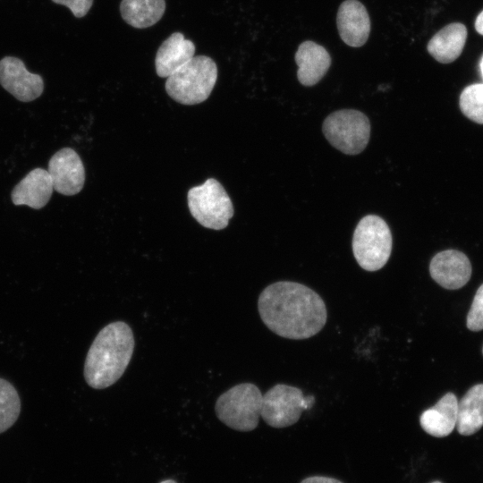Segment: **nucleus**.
I'll return each mask as SVG.
<instances>
[{"mask_svg":"<svg viewBox=\"0 0 483 483\" xmlns=\"http://www.w3.org/2000/svg\"><path fill=\"white\" fill-rule=\"evenodd\" d=\"M217 79V66L206 55L193 56L186 64L166 78L165 90L176 102L196 105L204 102Z\"/></svg>","mask_w":483,"mask_h":483,"instance_id":"7ed1b4c3","label":"nucleus"},{"mask_svg":"<svg viewBox=\"0 0 483 483\" xmlns=\"http://www.w3.org/2000/svg\"><path fill=\"white\" fill-rule=\"evenodd\" d=\"M458 401L453 393L445 394L433 407L422 412L419 423L432 436L444 437L456 428Z\"/></svg>","mask_w":483,"mask_h":483,"instance_id":"dca6fc26","label":"nucleus"},{"mask_svg":"<svg viewBox=\"0 0 483 483\" xmlns=\"http://www.w3.org/2000/svg\"><path fill=\"white\" fill-rule=\"evenodd\" d=\"M258 309L269 330L293 340L317 335L327 318L322 298L308 286L291 281L267 286L258 297Z\"/></svg>","mask_w":483,"mask_h":483,"instance_id":"f257e3e1","label":"nucleus"},{"mask_svg":"<svg viewBox=\"0 0 483 483\" xmlns=\"http://www.w3.org/2000/svg\"><path fill=\"white\" fill-rule=\"evenodd\" d=\"M135 341L131 327L123 321L112 322L95 337L86 356L84 377L94 389L114 384L131 361Z\"/></svg>","mask_w":483,"mask_h":483,"instance_id":"f03ea898","label":"nucleus"},{"mask_svg":"<svg viewBox=\"0 0 483 483\" xmlns=\"http://www.w3.org/2000/svg\"><path fill=\"white\" fill-rule=\"evenodd\" d=\"M393 246L391 231L380 216L368 215L358 223L352 237V252L360 267L377 271L388 261Z\"/></svg>","mask_w":483,"mask_h":483,"instance_id":"20e7f679","label":"nucleus"},{"mask_svg":"<svg viewBox=\"0 0 483 483\" xmlns=\"http://www.w3.org/2000/svg\"><path fill=\"white\" fill-rule=\"evenodd\" d=\"M475 30L483 36V10L479 13L475 20Z\"/></svg>","mask_w":483,"mask_h":483,"instance_id":"393cba45","label":"nucleus"},{"mask_svg":"<svg viewBox=\"0 0 483 483\" xmlns=\"http://www.w3.org/2000/svg\"><path fill=\"white\" fill-rule=\"evenodd\" d=\"M328 142L347 155H357L367 147L370 123L365 114L354 109H342L330 114L322 125Z\"/></svg>","mask_w":483,"mask_h":483,"instance_id":"0eeeda50","label":"nucleus"},{"mask_svg":"<svg viewBox=\"0 0 483 483\" xmlns=\"http://www.w3.org/2000/svg\"><path fill=\"white\" fill-rule=\"evenodd\" d=\"M53 190L48 172L42 168H35L14 186L11 198L14 205H27L34 209H39L47 204Z\"/></svg>","mask_w":483,"mask_h":483,"instance_id":"ddd939ff","label":"nucleus"},{"mask_svg":"<svg viewBox=\"0 0 483 483\" xmlns=\"http://www.w3.org/2000/svg\"><path fill=\"white\" fill-rule=\"evenodd\" d=\"M191 216L202 226L222 230L233 216V206L223 185L209 178L203 184L192 187L187 194Z\"/></svg>","mask_w":483,"mask_h":483,"instance_id":"423d86ee","label":"nucleus"},{"mask_svg":"<svg viewBox=\"0 0 483 483\" xmlns=\"http://www.w3.org/2000/svg\"><path fill=\"white\" fill-rule=\"evenodd\" d=\"M301 483H343L338 479L324 477V476H312L304 479Z\"/></svg>","mask_w":483,"mask_h":483,"instance_id":"b1692460","label":"nucleus"},{"mask_svg":"<svg viewBox=\"0 0 483 483\" xmlns=\"http://www.w3.org/2000/svg\"><path fill=\"white\" fill-rule=\"evenodd\" d=\"M431 277L445 289L455 290L465 285L471 275V265L467 256L456 250L436 254L429 264Z\"/></svg>","mask_w":483,"mask_h":483,"instance_id":"9b49d317","label":"nucleus"},{"mask_svg":"<svg viewBox=\"0 0 483 483\" xmlns=\"http://www.w3.org/2000/svg\"><path fill=\"white\" fill-rule=\"evenodd\" d=\"M482 352H483V348H482Z\"/></svg>","mask_w":483,"mask_h":483,"instance_id":"c85d7f7f","label":"nucleus"},{"mask_svg":"<svg viewBox=\"0 0 483 483\" xmlns=\"http://www.w3.org/2000/svg\"><path fill=\"white\" fill-rule=\"evenodd\" d=\"M314 402V396H304L300 388L278 384L263 394L260 416L273 428H285L295 424Z\"/></svg>","mask_w":483,"mask_h":483,"instance_id":"6e6552de","label":"nucleus"},{"mask_svg":"<svg viewBox=\"0 0 483 483\" xmlns=\"http://www.w3.org/2000/svg\"><path fill=\"white\" fill-rule=\"evenodd\" d=\"M165 11V0H122L120 12L131 26L144 29L156 24Z\"/></svg>","mask_w":483,"mask_h":483,"instance_id":"6ab92c4d","label":"nucleus"},{"mask_svg":"<svg viewBox=\"0 0 483 483\" xmlns=\"http://www.w3.org/2000/svg\"><path fill=\"white\" fill-rule=\"evenodd\" d=\"M336 24L342 40L348 46H363L370 32V19L365 6L357 0H345L338 9Z\"/></svg>","mask_w":483,"mask_h":483,"instance_id":"f8f14e48","label":"nucleus"},{"mask_svg":"<svg viewBox=\"0 0 483 483\" xmlns=\"http://www.w3.org/2000/svg\"><path fill=\"white\" fill-rule=\"evenodd\" d=\"M0 84L22 102L38 98L44 89L42 77L30 72L23 62L13 56H5L0 60Z\"/></svg>","mask_w":483,"mask_h":483,"instance_id":"9d476101","label":"nucleus"},{"mask_svg":"<svg viewBox=\"0 0 483 483\" xmlns=\"http://www.w3.org/2000/svg\"><path fill=\"white\" fill-rule=\"evenodd\" d=\"M483 426V384L468 390L458 402L456 428L462 436H470Z\"/></svg>","mask_w":483,"mask_h":483,"instance_id":"a211bd4d","label":"nucleus"},{"mask_svg":"<svg viewBox=\"0 0 483 483\" xmlns=\"http://www.w3.org/2000/svg\"><path fill=\"white\" fill-rule=\"evenodd\" d=\"M432 483H442V482H440V481H434V482H432Z\"/></svg>","mask_w":483,"mask_h":483,"instance_id":"cd10ccee","label":"nucleus"},{"mask_svg":"<svg viewBox=\"0 0 483 483\" xmlns=\"http://www.w3.org/2000/svg\"><path fill=\"white\" fill-rule=\"evenodd\" d=\"M479 70H480V73H481V76L483 78V55L480 59V62H479Z\"/></svg>","mask_w":483,"mask_h":483,"instance_id":"a878e982","label":"nucleus"},{"mask_svg":"<svg viewBox=\"0 0 483 483\" xmlns=\"http://www.w3.org/2000/svg\"><path fill=\"white\" fill-rule=\"evenodd\" d=\"M21 412V400L14 386L0 378V433L11 428Z\"/></svg>","mask_w":483,"mask_h":483,"instance_id":"aec40b11","label":"nucleus"},{"mask_svg":"<svg viewBox=\"0 0 483 483\" xmlns=\"http://www.w3.org/2000/svg\"><path fill=\"white\" fill-rule=\"evenodd\" d=\"M160 483H178V482L175 481L174 479H165V480H162Z\"/></svg>","mask_w":483,"mask_h":483,"instance_id":"bb28decb","label":"nucleus"},{"mask_svg":"<svg viewBox=\"0 0 483 483\" xmlns=\"http://www.w3.org/2000/svg\"><path fill=\"white\" fill-rule=\"evenodd\" d=\"M195 53L192 41L185 39L180 32L173 33L159 47L156 59V72L159 77L167 78L186 64Z\"/></svg>","mask_w":483,"mask_h":483,"instance_id":"2eb2a0df","label":"nucleus"},{"mask_svg":"<svg viewBox=\"0 0 483 483\" xmlns=\"http://www.w3.org/2000/svg\"><path fill=\"white\" fill-rule=\"evenodd\" d=\"M467 34L462 23H450L432 37L428 43V51L439 63H452L461 55Z\"/></svg>","mask_w":483,"mask_h":483,"instance_id":"f3484780","label":"nucleus"},{"mask_svg":"<svg viewBox=\"0 0 483 483\" xmlns=\"http://www.w3.org/2000/svg\"><path fill=\"white\" fill-rule=\"evenodd\" d=\"M54 190L72 196L79 193L85 182V169L75 150L64 148L55 153L49 160L47 170Z\"/></svg>","mask_w":483,"mask_h":483,"instance_id":"1a4fd4ad","label":"nucleus"},{"mask_svg":"<svg viewBox=\"0 0 483 483\" xmlns=\"http://www.w3.org/2000/svg\"><path fill=\"white\" fill-rule=\"evenodd\" d=\"M459 105L466 117L483 124V83L467 86L460 95Z\"/></svg>","mask_w":483,"mask_h":483,"instance_id":"412c9836","label":"nucleus"},{"mask_svg":"<svg viewBox=\"0 0 483 483\" xmlns=\"http://www.w3.org/2000/svg\"><path fill=\"white\" fill-rule=\"evenodd\" d=\"M295 62L298 65L297 78L303 86L317 84L326 73L331 64V57L326 49L313 42L300 44Z\"/></svg>","mask_w":483,"mask_h":483,"instance_id":"4468645a","label":"nucleus"},{"mask_svg":"<svg viewBox=\"0 0 483 483\" xmlns=\"http://www.w3.org/2000/svg\"><path fill=\"white\" fill-rule=\"evenodd\" d=\"M54 3L67 6L73 15L77 18L85 16L90 7L93 0H52Z\"/></svg>","mask_w":483,"mask_h":483,"instance_id":"5701e85b","label":"nucleus"},{"mask_svg":"<svg viewBox=\"0 0 483 483\" xmlns=\"http://www.w3.org/2000/svg\"><path fill=\"white\" fill-rule=\"evenodd\" d=\"M467 327L471 331L483 329V284L479 287L474 296L467 316Z\"/></svg>","mask_w":483,"mask_h":483,"instance_id":"4be33fe9","label":"nucleus"},{"mask_svg":"<svg viewBox=\"0 0 483 483\" xmlns=\"http://www.w3.org/2000/svg\"><path fill=\"white\" fill-rule=\"evenodd\" d=\"M262 396L254 384L236 385L217 398L215 404L216 416L220 421L234 430L252 431L258 425Z\"/></svg>","mask_w":483,"mask_h":483,"instance_id":"39448f33","label":"nucleus"}]
</instances>
